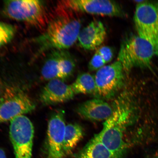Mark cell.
Listing matches in <instances>:
<instances>
[{
  "label": "cell",
  "mask_w": 158,
  "mask_h": 158,
  "mask_svg": "<svg viewBox=\"0 0 158 158\" xmlns=\"http://www.w3.org/2000/svg\"><path fill=\"white\" fill-rule=\"evenodd\" d=\"M135 107L129 96L124 94L116 100L113 113L106 120L98 139L117 158H123L129 145L126 133L135 115Z\"/></svg>",
  "instance_id": "1"
},
{
  "label": "cell",
  "mask_w": 158,
  "mask_h": 158,
  "mask_svg": "<svg viewBox=\"0 0 158 158\" xmlns=\"http://www.w3.org/2000/svg\"><path fill=\"white\" fill-rule=\"evenodd\" d=\"M56 16L45 32L34 41L39 47V53L49 50H64L77 40L82 21L78 13L57 3Z\"/></svg>",
  "instance_id": "2"
},
{
  "label": "cell",
  "mask_w": 158,
  "mask_h": 158,
  "mask_svg": "<svg viewBox=\"0 0 158 158\" xmlns=\"http://www.w3.org/2000/svg\"><path fill=\"white\" fill-rule=\"evenodd\" d=\"M154 55L153 47L147 40L138 35H131L122 41L117 60L128 74L134 68H149Z\"/></svg>",
  "instance_id": "3"
},
{
  "label": "cell",
  "mask_w": 158,
  "mask_h": 158,
  "mask_svg": "<svg viewBox=\"0 0 158 158\" xmlns=\"http://www.w3.org/2000/svg\"><path fill=\"white\" fill-rule=\"evenodd\" d=\"M3 11L9 19L36 26L44 25L46 19L44 3L38 0L5 1Z\"/></svg>",
  "instance_id": "4"
},
{
  "label": "cell",
  "mask_w": 158,
  "mask_h": 158,
  "mask_svg": "<svg viewBox=\"0 0 158 158\" xmlns=\"http://www.w3.org/2000/svg\"><path fill=\"white\" fill-rule=\"evenodd\" d=\"M134 22L138 35L152 47L158 59V10L156 5L142 1L136 6Z\"/></svg>",
  "instance_id": "5"
},
{
  "label": "cell",
  "mask_w": 158,
  "mask_h": 158,
  "mask_svg": "<svg viewBox=\"0 0 158 158\" xmlns=\"http://www.w3.org/2000/svg\"><path fill=\"white\" fill-rule=\"evenodd\" d=\"M34 102L19 89H7L0 99V124L35 110Z\"/></svg>",
  "instance_id": "6"
},
{
  "label": "cell",
  "mask_w": 158,
  "mask_h": 158,
  "mask_svg": "<svg viewBox=\"0 0 158 158\" xmlns=\"http://www.w3.org/2000/svg\"><path fill=\"white\" fill-rule=\"evenodd\" d=\"M125 74L121 63L118 60L100 69L94 76L97 95L105 98L114 97L123 87Z\"/></svg>",
  "instance_id": "7"
},
{
  "label": "cell",
  "mask_w": 158,
  "mask_h": 158,
  "mask_svg": "<svg viewBox=\"0 0 158 158\" xmlns=\"http://www.w3.org/2000/svg\"><path fill=\"white\" fill-rule=\"evenodd\" d=\"M73 57L64 50L51 51L41 69V75L45 80L58 79L64 80L70 77L76 68Z\"/></svg>",
  "instance_id": "8"
},
{
  "label": "cell",
  "mask_w": 158,
  "mask_h": 158,
  "mask_svg": "<svg viewBox=\"0 0 158 158\" xmlns=\"http://www.w3.org/2000/svg\"><path fill=\"white\" fill-rule=\"evenodd\" d=\"M58 3L78 13L120 17L125 15L119 4L109 0H67Z\"/></svg>",
  "instance_id": "9"
},
{
  "label": "cell",
  "mask_w": 158,
  "mask_h": 158,
  "mask_svg": "<svg viewBox=\"0 0 158 158\" xmlns=\"http://www.w3.org/2000/svg\"><path fill=\"white\" fill-rule=\"evenodd\" d=\"M66 124L64 112H55L49 119L47 131L46 158H64V143Z\"/></svg>",
  "instance_id": "10"
},
{
  "label": "cell",
  "mask_w": 158,
  "mask_h": 158,
  "mask_svg": "<svg viewBox=\"0 0 158 158\" xmlns=\"http://www.w3.org/2000/svg\"><path fill=\"white\" fill-rule=\"evenodd\" d=\"M74 94L71 85L65 83L60 79L49 81L43 89L40 96L41 103L44 105L63 103L73 98Z\"/></svg>",
  "instance_id": "11"
},
{
  "label": "cell",
  "mask_w": 158,
  "mask_h": 158,
  "mask_svg": "<svg viewBox=\"0 0 158 158\" xmlns=\"http://www.w3.org/2000/svg\"><path fill=\"white\" fill-rule=\"evenodd\" d=\"M76 111L85 119L91 121H106L111 116L113 108L103 100L94 99L80 104Z\"/></svg>",
  "instance_id": "12"
},
{
  "label": "cell",
  "mask_w": 158,
  "mask_h": 158,
  "mask_svg": "<svg viewBox=\"0 0 158 158\" xmlns=\"http://www.w3.org/2000/svg\"><path fill=\"white\" fill-rule=\"evenodd\" d=\"M106 35L103 23L100 21H94L81 30L77 40L83 48L87 50H94L104 42Z\"/></svg>",
  "instance_id": "13"
},
{
  "label": "cell",
  "mask_w": 158,
  "mask_h": 158,
  "mask_svg": "<svg viewBox=\"0 0 158 158\" xmlns=\"http://www.w3.org/2000/svg\"><path fill=\"white\" fill-rule=\"evenodd\" d=\"M75 158H117L96 135L79 152Z\"/></svg>",
  "instance_id": "14"
},
{
  "label": "cell",
  "mask_w": 158,
  "mask_h": 158,
  "mask_svg": "<svg viewBox=\"0 0 158 158\" xmlns=\"http://www.w3.org/2000/svg\"><path fill=\"white\" fill-rule=\"evenodd\" d=\"M84 135L83 130L79 124H70L66 126L64 143L65 156L72 152L83 137Z\"/></svg>",
  "instance_id": "15"
},
{
  "label": "cell",
  "mask_w": 158,
  "mask_h": 158,
  "mask_svg": "<svg viewBox=\"0 0 158 158\" xmlns=\"http://www.w3.org/2000/svg\"><path fill=\"white\" fill-rule=\"evenodd\" d=\"M71 86L75 94H96L94 76L89 73H84L79 74Z\"/></svg>",
  "instance_id": "16"
},
{
  "label": "cell",
  "mask_w": 158,
  "mask_h": 158,
  "mask_svg": "<svg viewBox=\"0 0 158 158\" xmlns=\"http://www.w3.org/2000/svg\"><path fill=\"white\" fill-rule=\"evenodd\" d=\"M15 27L9 23L0 21V48L10 42L14 37Z\"/></svg>",
  "instance_id": "17"
},
{
  "label": "cell",
  "mask_w": 158,
  "mask_h": 158,
  "mask_svg": "<svg viewBox=\"0 0 158 158\" xmlns=\"http://www.w3.org/2000/svg\"><path fill=\"white\" fill-rule=\"evenodd\" d=\"M106 64L102 57L97 51L92 57L88 64V69L91 71L98 70Z\"/></svg>",
  "instance_id": "18"
},
{
  "label": "cell",
  "mask_w": 158,
  "mask_h": 158,
  "mask_svg": "<svg viewBox=\"0 0 158 158\" xmlns=\"http://www.w3.org/2000/svg\"><path fill=\"white\" fill-rule=\"evenodd\" d=\"M97 51L99 53L106 64L110 62L113 59L114 51L111 47L107 46L102 47Z\"/></svg>",
  "instance_id": "19"
},
{
  "label": "cell",
  "mask_w": 158,
  "mask_h": 158,
  "mask_svg": "<svg viewBox=\"0 0 158 158\" xmlns=\"http://www.w3.org/2000/svg\"><path fill=\"white\" fill-rule=\"evenodd\" d=\"M0 158H8L5 152L1 148H0Z\"/></svg>",
  "instance_id": "20"
},
{
  "label": "cell",
  "mask_w": 158,
  "mask_h": 158,
  "mask_svg": "<svg viewBox=\"0 0 158 158\" xmlns=\"http://www.w3.org/2000/svg\"><path fill=\"white\" fill-rule=\"evenodd\" d=\"M152 158H158V152L156 153L152 156Z\"/></svg>",
  "instance_id": "21"
},
{
  "label": "cell",
  "mask_w": 158,
  "mask_h": 158,
  "mask_svg": "<svg viewBox=\"0 0 158 158\" xmlns=\"http://www.w3.org/2000/svg\"><path fill=\"white\" fill-rule=\"evenodd\" d=\"M23 153H23L17 154H15V155H18V154H23Z\"/></svg>",
  "instance_id": "22"
},
{
  "label": "cell",
  "mask_w": 158,
  "mask_h": 158,
  "mask_svg": "<svg viewBox=\"0 0 158 158\" xmlns=\"http://www.w3.org/2000/svg\"><path fill=\"white\" fill-rule=\"evenodd\" d=\"M0 95H1V91H0Z\"/></svg>",
  "instance_id": "23"
},
{
  "label": "cell",
  "mask_w": 158,
  "mask_h": 158,
  "mask_svg": "<svg viewBox=\"0 0 158 158\" xmlns=\"http://www.w3.org/2000/svg\"><path fill=\"white\" fill-rule=\"evenodd\" d=\"M157 6L158 10V6Z\"/></svg>",
  "instance_id": "24"
}]
</instances>
